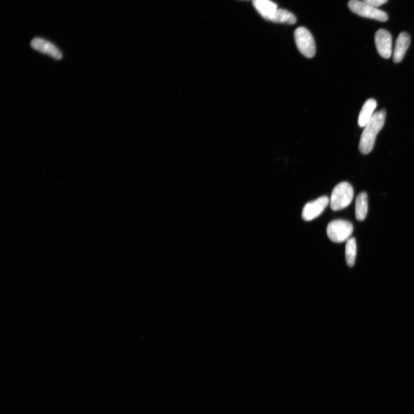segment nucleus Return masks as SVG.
<instances>
[{
  "label": "nucleus",
  "mask_w": 414,
  "mask_h": 414,
  "mask_svg": "<svg viewBox=\"0 0 414 414\" xmlns=\"http://www.w3.org/2000/svg\"><path fill=\"white\" fill-rule=\"evenodd\" d=\"M386 116L385 110H381L375 113L364 127L359 145V149L362 154H369L374 149L377 135L383 129L385 122Z\"/></svg>",
  "instance_id": "1"
},
{
  "label": "nucleus",
  "mask_w": 414,
  "mask_h": 414,
  "mask_svg": "<svg viewBox=\"0 0 414 414\" xmlns=\"http://www.w3.org/2000/svg\"><path fill=\"white\" fill-rule=\"evenodd\" d=\"M352 186L347 182H342L336 186L332 193L329 203L333 211H338L348 207L353 199Z\"/></svg>",
  "instance_id": "2"
},
{
  "label": "nucleus",
  "mask_w": 414,
  "mask_h": 414,
  "mask_svg": "<svg viewBox=\"0 0 414 414\" xmlns=\"http://www.w3.org/2000/svg\"><path fill=\"white\" fill-rule=\"evenodd\" d=\"M353 229L351 223L344 220H336L328 224L327 234L332 241L339 243L347 241L350 238Z\"/></svg>",
  "instance_id": "3"
},
{
  "label": "nucleus",
  "mask_w": 414,
  "mask_h": 414,
  "mask_svg": "<svg viewBox=\"0 0 414 414\" xmlns=\"http://www.w3.org/2000/svg\"><path fill=\"white\" fill-rule=\"evenodd\" d=\"M348 7L354 14L364 18L377 20L382 22H385L388 19V16L386 12L378 10L377 8L371 6L361 0H350Z\"/></svg>",
  "instance_id": "4"
},
{
  "label": "nucleus",
  "mask_w": 414,
  "mask_h": 414,
  "mask_svg": "<svg viewBox=\"0 0 414 414\" xmlns=\"http://www.w3.org/2000/svg\"><path fill=\"white\" fill-rule=\"evenodd\" d=\"M294 36L299 52L308 58H313L316 53V46L311 32L306 28L301 27L296 29Z\"/></svg>",
  "instance_id": "5"
},
{
  "label": "nucleus",
  "mask_w": 414,
  "mask_h": 414,
  "mask_svg": "<svg viewBox=\"0 0 414 414\" xmlns=\"http://www.w3.org/2000/svg\"><path fill=\"white\" fill-rule=\"evenodd\" d=\"M329 203V198L327 196L320 197L314 201L308 202L304 206L302 218L305 221H311L318 218L322 214Z\"/></svg>",
  "instance_id": "6"
},
{
  "label": "nucleus",
  "mask_w": 414,
  "mask_h": 414,
  "mask_svg": "<svg viewBox=\"0 0 414 414\" xmlns=\"http://www.w3.org/2000/svg\"><path fill=\"white\" fill-rule=\"evenodd\" d=\"M376 46L380 56L390 58L392 53V40L391 33L386 29H380L375 36Z\"/></svg>",
  "instance_id": "7"
},
{
  "label": "nucleus",
  "mask_w": 414,
  "mask_h": 414,
  "mask_svg": "<svg viewBox=\"0 0 414 414\" xmlns=\"http://www.w3.org/2000/svg\"><path fill=\"white\" fill-rule=\"evenodd\" d=\"M31 46L38 52L48 54L57 60H60L62 58L61 51L56 46L41 38H34L31 42Z\"/></svg>",
  "instance_id": "8"
},
{
  "label": "nucleus",
  "mask_w": 414,
  "mask_h": 414,
  "mask_svg": "<svg viewBox=\"0 0 414 414\" xmlns=\"http://www.w3.org/2000/svg\"><path fill=\"white\" fill-rule=\"evenodd\" d=\"M253 7L265 19L272 21L278 10L277 4L270 0H252Z\"/></svg>",
  "instance_id": "9"
},
{
  "label": "nucleus",
  "mask_w": 414,
  "mask_h": 414,
  "mask_svg": "<svg viewBox=\"0 0 414 414\" xmlns=\"http://www.w3.org/2000/svg\"><path fill=\"white\" fill-rule=\"evenodd\" d=\"M410 36L405 32L400 33L397 38L395 48L393 60L395 63H398L402 61L405 53H406L409 44H410Z\"/></svg>",
  "instance_id": "10"
},
{
  "label": "nucleus",
  "mask_w": 414,
  "mask_h": 414,
  "mask_svg": "<svg viewBox=\"0 0 414 414\" xmlns=\"http://www.w3.org/2000/svg\"><path fill=\"white\" fill-rule=\"evenodd\" d=\"M377 107V101L373 99L367 100L361 110L358 117V125L360 128H364L373 117L375 110Z\"/></svg>",
  "instance_id": "11"
},
{
  "label": "nucleus",
  "mask_w": 414,
  "mask_h": 414,
  "mask_svg": "<svg viewBox=\"0 0 414 414\" xmlns=\"http://www.w3.org/2000/svg\"><path fill=\"white\" fill-rule=\"evenodd\" d=\"M367 210L368 202L366 193L361 192L357 196L356 201V218L357 221H364L367 216Z\"/></svg>",
  "instance_id": "12"
},
{
  "label": "nucleus",
  "mask_w": 414,
  "mask_h": 414,
  "mask_svg": "<svg viewBox=\"0 0 414 414\" xmlns=\"http://www.w3.org/2000/svg\"><path fill=\"white\" fill-rule=\"evenodd\" d=\"M356 256V240L354 238H350L346 242L345 250L346 261L349 267H353L354 265Z\"/></svg>",
  "instance_id": "13"
},
{
  "label": "nucleus",
  "mask_w": 414,
  "mask_h": 414,
  "mask_svg": "<svg viewBox=\"0 0 414 414\" xmlns=\"http://www.w3.org/2000/svg\"><path fill=\"white\" fill-rule=\"evenodd\" d=\"M271 22L293 25L297 22V18L292 13L283 9H278Z\"/></svg>",
  "instance_id": "14"
},
{
  "label": "nucleus",
  "mask_w": 414,
  "mask_h": 414,
  "mask_svg": "<svg viewBox=\"0 0 414 414\" xmlns=\"http://www.w3.org/2000/svg\"><path fill=\"white\" fill-rule=\"evenodd\" d=\"M362 1L371 6L377 8L387 3L388 0H362Z\"/></svg>",
  "instance_id": "15"
}]
</instances>
